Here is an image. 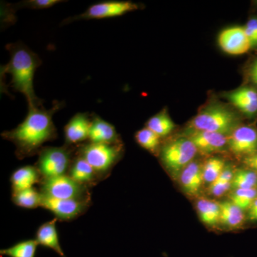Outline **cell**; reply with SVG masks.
Segmentation results:
<instances>
[{"mask_svg": "<svg viewBox=\"0 0 257 257\" xmlns=\"http://www.w3.org/2000/svg\"><path fill=\"white\" fill-rule=\"evenodd\" d=\"M217 40L221 50L229 55H242L252 48L243 27L225 29L219 34Z\"/></svg>", "mask_w": 257, "mask_h": 257, "instance_id": "30bf717a", "label": "cell"}, {"mask_svg": "<svg viewBox=\"0 0 257 257\" xmlns=\"http://www.w3.org/2000/svg\"><path fill=\"white\" fill-rule=\"evenodd\" d=\"M77 147L65 144L62 147H44L35 164L42 179L68 175Z\"/></svg>", "mask_w": 257, "mask_h": 257, "instance_id": "5b68a950", "label": "cell"}, {"mask_svg": "<svg viewBox=\"0 0 257 257\" xmlns=\"http://www.w3.org/2000/svg\"><path fill=\"white\" fill-rule=\"evenodd\" d=\"M228 147L234 155L249 157L257 153V130L250 126H239L228 136Z\"/></svg>", "mask_w": 257, "mask_h": 257, "instance_id": "8fae6325", "label": "cell"}, {"mask_svg": "<svg viewBox=\"0 0 257 257\" xmlns=\"http://www.w3.org/2000/svg\"><path fill=\"white\" fill-rule=\"evenodd\" d=\"M197 148L188 138L173 140L162 147L160 157L162 163L171 172H179L193 162Z\"/></svg>", "mask_w": 257, "mask_h": 257, "instance_id": "52a82bcc", "label": "cell"}, {"mask_svg": "<svg viewBox=\"0 0 257 257\" xmlns=\"http://www.w3.org/2000/svg\"><path fill=\"white\" fill-rule=\"evenodd\" d=\"M42 180V176L35 165L20 167L10 177L12 191L13 193L32 188L35 184L41 183Z\"/></svg>", "mask_w": 257, "mask_h": 257, "instance_id": "e0dca14e", "label": "cell"}, {"mask_svg": "<svg viewBox=\"0 0 257 257\" xmlns=\"http://www.w3.org/2000/svg\"><path fill=\"white\" fill-rule=\"evenodd\" d=\"M243 28L251 47H257V18L250 19Z\"/></svg>", "mask_w": 257, "mask_h": 257, "instance_id": "f546056e", "label": "cell"}, {"mask_svg": "<svg viewBox=\"0 0 257 257\" xmlns=\"http://www.w3.org/2000/svg\"><path fill=\"white\" fill-rule=\"evenodd\" d=\"M135 138L140 146L152 153L157 152L160 146L161 138L148 128L145 127L139 130L135 134Z\"/></svg>", "mask_w": 257, "mask_h": 257, "instance_id": "d4e9b609", "label": "cell"}, {"mask_svg": "<svg viewBox=\"0 0 257 257\" xmlns=\"http://www.w3.org/2000/svg\"><path fill=\"white\" fill-rule=\"evenodd\" d=\"M256 4L257 5V1H256Z\"/></svg>", "mask_w": 257, "mask_h": 257, "instance_id": "836d02e7", "label": "cell"}, {"mask_svg": "<svg viewBox=\"0 0 257 257\" xmlns=\"http://www.w3.org/2000/svg\"><path fill=\"white\" fill-rule=\"evenodd\" d=\"M220 204V222L230 228H238L244 221V214L237 206L231 201H226Z\"/></svg>", "mask_w": 257, "mask_h": 257, "instance_id": "7402d4cb", "label": "cell"}, {"mask_svg": "<svg viewBox=\"0 0 257 257\" xmlns=\"http://www.w3.org/2000/svg\"><path fill=\"white\" fill-rule=\"evenodd\" d=\"M91 204V200L57 199L42 195L41 207L51 211L57 220L68 221L85 214Z\"/></svg>", "mask_w": 257, "mask_h": 257, "instance_id": "9c48e42d", "label": "cell"}, {"mask_svg": "<svg viewBox=\"0 0 257 257\" xmlns=\"http://www.w3.org/2000/svg\"><path fill=\"white\" fill-rule=\"evenodd\" d=\"M257 184L256 172L251 170H238L234 172L231 188L236 189H254Z\"/></svg>", "mask_w": 257, "mask_h": 257, "instance_id": "484cf974", "label": "cell"}, {"mask_svg": "<svg viewBox=\"0 0 257 257\" xmlns=\"http://www.w3.org/2000/svg\"><path fill=\"white\" fill-rule=\"evenodd\" d=\"M190 126L195 131L210 132L229 136L239 126V117L231 108L221 103H211L194 116Z\"/></svg>", "mask_w": 257, "mask_h": 257, "instance_id": "3957f363", "label": "cell"}, {"mask_svg": "<svg viewBox=\"0 0 257 257\" xmlns=\"http://www.w3.org/2000/svg\"><path fill=\"white\" fill-rule=\"evenodd\" d=\"M64 2L65 1H61V0H27V1L18 3L15 5V7L16 9L28 8L31 10H45L49 9L56 5L64 3Z\"/></svg>", "mask_w": 257, "mask_h": 257, "instance_id": "f1b7e54d", "label": "cell"}, {"mask_svg": "<svg viewBox=\"0 0 257 257\" xmlns=\"http://www.w3.org/2000/svg\"><path fill=\"white\" fill-rule=\"evenodd\" d=\"M40 192L45 197L57 199L91 200L90 187L83 185L68 175L42 179Z\"/></svg>", "mask_w": 257, "mask_h": 257, "instance_id": "8992f818", "label": "cell"}, {"mask_svg": "<svg viewBox=\"0 0 257 257\" xmlns=\"http://www.w3.org/2000/svg\"><path fill=\"white\" fill-rule=\"evenodd\" d=\"M57 221L55 218L52 220L42 224L37 229L35 240L40 246L51 248L61 257H66L59 240L57 229Z\"/></svg>", "mask_w": 257, "mask_h": 257, "instance_id": "ac0fdd59", "label": "cell"}, {"mask_svg": "<svg viewBox=\"0 0 257 257\" xmlns=\"http://www.w3.org/2000/svg\"><path fill=\"white\" fill-rule=\"evenodd\" d=\"M140 9V5L130 1H104L89 6L82 14L64 20L68 24L79 20H99L122 16Z\"/></svg>", "mask_w": 257, "mask_h": 257, "instance_id": "ba28073f", "label": "cell"}, {"mask_svg": "<svg viewBox=\"0 0 257 257\" xmlns=\"http://www.w3.org/2000/svg\"><path fill=\"white\" fill-rule=\"evenodd\" d=\"M224 168V162L221 159L217 157L209 159L202 167L204 182L212 184L221 175Z\"/></svg>", "mask_w": 257, "mask_h": 257, "instance_id": "83f0119b", "label": "cell"}, {"mask_svg": "<svg viewBox=\"0 0 257 257\" xmlns=\"http://www.w3.org/2000/svg\"><path fill=\"white\" fill-rule=\"evenodd\" d=\"M123 153V143L108 145L87 142L77 147V155L92 166L101 181L111 175V171L121 160Z\"/></svg>", "mask_w": 257, "mask_h": 257, "instance_id": "277c9868", "label": "cell"}, {"mask_svg": "<svg viewBox=\"0 0 257 257\" xmlns=\"http://www.w3.org/2000/svg\"><path fill=\"white\" fill-rule=\"evenodd\" d=\"M257 198L256 189H236L230 196V200L242 211L248 210Z\"/></svg>", "mask_w": 257, "mask_h": 257, "instance_id": "4316f807", "label": "cell"}, {"mask_svg": "<svg viewBox=\"0 0 257 257\" xmlns=\"http://www.w3.org/2000/svg\"><path fill=\"white\" fill-rule=\"evenodd\" d=\"M232 105L245 115L253 116L257 113V91L251 87H243L226 95Z\"/></svg>", "mask_w": 257, "mask_h": 257, "instance_id": "9a60e30c", "label": "cell"}, {"mask_svg": "<svg viewBox=\"0 0 257 257\" xmlns=\"http://www.w3.org/2000/svg\"><path fill=\"white\" fill-rule=\"evenodd\" d=\"M42 195L35 187L12 193V200L15 205L24 209L41 207Z\"/></svg>", "mask_w": 257, "mask_h": 257, "instance_id": "603a6c76", "label": "cell"}, {"mask_svg": "<svg viewBox=\"0 0 257 257\" xmlns=\"http://www.w3.org/2000/svg\"><path fill=\"white\" fill-rule=\"evenodd\" d=\"M188 138L194 144L197 151L204 154L221 151L228 143L227 135L210 132L192 130Z\"/></svg>", "mask_w": 257, "mask_h": 257, "instance_id": "4fadbf2b", "label": "cell"}, {"mask_svg": "<svg viewBox=\"0 0 257 257\" xmlns=\"http://www.w3.org/2000/svg\"><path fill=\"white\" fill-rule=\"evenodd\" d=\"M199 218L203 223L214 226L220 222V204L209 199H200L197 203Z\"/></svg>", "mask_w": 257, "mask_h": 257, "instance_id": "44dd1931", "label": "cell"}, {"mask_svg": "<svg viewBox=\"0 0 257 257\" xmlns=\"http://www.w3.org/2000/svg\"><path fill=\"white\" fill-rule=\"evenodd\" d=\"M92 124V114L77 113L64 128L65 145L77 147L87 143Z\"/></svg>", "mask_w": 257, "mask_h": 257, "instance_id": "7c38bea8", "label": "cell"}, {"mask_svg": "<svg viewBox=\"0 0 257 257\" xmlns=\"http://www.w3.org/2000/svg\"><path fill=\"white\" fill-rule=\"evenodd\" d=\"M247 77L250 82L257 87V59L253 61L248 67Z\"/></svg>", "mask_w": 257, "mask_h": 257, "instance_id": "4dcf8cb0", "label": "cell"}, {"mask_svg": "<svg viewBox=\"0 0 257 257\" xmlns=\"http://www.w3.org/2000/svg\"><path fill=\"white\" fill-rule=\"evenodd\" d=\"M248 211V219L250 221H257V198Z\"/></svg>", "mask_w": 257, "mask_h": 257, "instance_id": "d6a6232c", "label": "cell"}, {"mask_svg": "<svg viewBox=\"0 0 257 257\" xmlns=\"http://www.w3.org/2000/svg\"><path fill=\"white\" fill-rule=\"evenodd\" d=\"M180 182L184 192L189 195H195L202 188V167L197 162H191L181 172Z\"/></svg>", "mask_w": 257, "mask_h": 257, "instance_id": "d6986e66", "label": "cell"}, {"mask_svg": "<svg viewBox=\"0 0 257 257\" xmlns=\"http://www.w3.org/2000/svg\"><path fill=\"white\" fill-rule=\"evenodd\" d=\"M38 243L35 239L25 240L9 248L1 249V256L8 257H35Z\"/></svg>", "mask_w": 257, "mask_h": 257, "instance_id": "cb8c5ba5", "label": "cell"}, {"mask_svg": "<svg viewBox=\"0 0 257 257\" xmlns=\"http://www.w3.org/2000/svg\"><path fill=\"white\" fill-rule=\"evenodd\" d=\"M88 142L91 143L108 145L122 143L114 125L94 113L92 114V124Z\"/></svg>", "mask_w": 257, "mask_h": 257, "instance_id": "5bb4252c", "label": "cell"}, {"mask_svg": "<svg viewBox=\"0 0 257 257\" xmlns=\"http://www.w3.org/2000/svg\"><path fill=\"white\" fill-rule=\"evenodd\" d=\"M68 175L78 183L87 186L90 188L101 181L92 166L84 158L77 155V152L69 169Z\"/></svg>", "mask_w": 257, "mask_h": 257, "instance_id": "2e32d148", "label": "cell"}, {"mask_svg": "<svg viewBox=\"0 0 257 257\" xmlns=\"http://www.w3.org/2000/svg\"><path fill=\"white\" fill-rule=\"evenodd\" d=\"M62 106V102L55 101L50 109L43 105L28 108V115L23 122L2 133L3 138L14 144L15 155L19 160L38 155L45 143L57 138L52 116Z\"/></svg>", "mask_w": 257, "mask_h": 257, "instance_id": "6da1fadb", "label": "cell"}, {"mask_svg": "<svg viewBox=\"0 0 257 257\" xmlns=\"http://www.w3.org/2000/svg\"><path fill=\"white\" fill-rule=\"evenodd\" d=\"M243 163L248 168L257 171V153L251 156L245 157Z\"/></svg>", "mask_w": 257, "mask_h": 257, "instance_id": "1f68e13d", "label": "cell"}, {"mask_svg": "<svg viewBox=\"0 0 257 257\" xmlns=\"http://www.w3.org/2000/svg\"><path fill=\"white\" fill-rule=\"evenodd\" d=\"M146 127L156 134L160 138H165L174 131L175 124L166 110L152 116L146 123Z\"/></svg>", "mask_w": 257, "mask_h": 257, "instance_id": "ffe728a7", "label": "cell"}, {"mask_svg": "<svg viewBox=\"0 0 257 257\" xmlns=\"http://www.w3.org/2000/svg\"><path fill=\"white\" fill-rule=\"evenodd\" d=\"M6 49L10 53V60L4 67V72L11 76L10 86L15 92L25 96L28 108L43 105V101L34 89V76L42 63L41 59L21 42L8 44Z\"/></svg>", "mask_w": 257, "mask_h": 257, "instance_id": "7a4b0ae2", "label": "cell"}]
</instances>
